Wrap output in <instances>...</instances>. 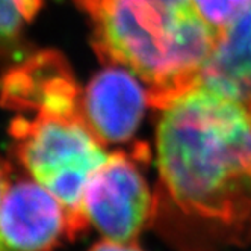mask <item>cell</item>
I'll return each mask as SVG.
<instances>
[{"instance_id":"cell-9","label":"cell","mask_w":251,"mask_h":251,"mask_svg":"<svg viewBox=\"0 0 251 251\" xmlns=\"http://www.w3.org/2000/svg\"><path fill=\"white\" fill-rule=\"evenodd\" d=\"M41 6V0H0V43H11L20 35Z\"/></svg>"},{"instance_id":"cell-5","label":"cell","mask_w":251,"mask_h":251,"mask_svg":"<svg viewBox=\"0 0 251 251\" xmlns=\"http://www.w3.org/2000/svg\"><path fill=\"white\" fill-rule=\"evenodd\" d=\"M82 96L73 73L56 51H41L0 80V104L20 115L82 118Z\"/></svg>"},{"instance_id":"cell-11","label":"cell","mask_w":251,"mask_h":251,"mask_svg":"<svg viewBox=\"0 0 251 251\" xmlns=\"http://www.w3.org/2000/svg\"><path fill=\"white\" fill-rule=\"evenodd\" d=\"M89 251H142L135 242H117L104 239L89 248Z\"/></svg>"},{"instance_id":"cell-1","label":"cell","mask_w":251,"mask_h":251,"mask_svg":"<svg viewBox=\"0 0 251 251\" xmlns=\"http://www.w3.org/2000/svg\"><path fill=\"white\" fill-rule=\"evenodd\" d=\"M157 111L156 207L239 239L251 223V109L197 82Z\"/></svg>"},{"instance_id":"cell-7","label":"cell","mask_w":251,"mask_h":251,"mask_svg":"<svg viewBox=\"0 0 251 251\" xmlns=\"http://www.w3.org/2000/svg\"><path fill=\"white\" fill-rule=\"evenodd\" d=\"M68 238L61 201L38 182L9 183L0 204V238L14 251H50Z\"/></svg>"},{"instance_id":"cell-10","label":"cell","mask_w":251,"mask_h":251,"mask_svg":"<svg viewBox=\"0 0 251 251\" xmlns=\"http://www.w3.org/2000/svg\"><path fill=\"white\" fill-rule=\"evenodd\" d=\"M192 2L199 14L218 32L235 22L251 5V0H192Z\"/></svg>"},{"instance_id":"cell-2","label":"cell","mask_w":251,"mask_h":251,"mask_svg":"<svg viewBox=\"0 0 251 251\" xmlns=\"http://www.w3.org/2000/svg\"><path fill=\"white\" fill-rule=\"evenodd\" d=\"M76 2L91 17L99 58L146 82L154 109L199 82L220 35L192 0Z\"/></svg>"},{"instance_id":"cell-4","label":"cell","mask_w":251,"mask_h":251,"mask_svg":"<svg viewBox=\"0 0 251 251\" xmlns=\"http://www.w3.org/2000/svg\"><path fill=\"white\" fill-rule=\"evenodd\" d=\"M149 157L147 146L130 151H115L96 170L85 188L82 210L106 239L135 242L156 213L151 195L139 162Z\"/></svg>"},{"instance_id":"cell-12","label":"cell","mask_w":251,"mask_h":251,"mask_svg":"<svg viewBox=\"0 0 251 251\" xmlns=\"http://www.w3.org/2000/svg\"><path fill=\"white\" fill-rule=\"evenodd\" d=\"M9 178H11V170L9 165L5 162V160L0 157V204H2L3 195L9 186ZM0 251H9V247L5 245V242L0 238Z\"/></svg>"},{"instance_id":"cell-3","label":"cell","mask_w":251,"mask_h":251,"mask_svg":"<svg viewBox=\"0 0 251 251\" xmlns=\"http://www.w3.org/2000/svg\"><path fill=\"white\" fill-rule=\"evenodd\" d=\"M14 150L32 177L61 201L68 238L88 227L82 210L85 188L109 156L82 118L19 115L11 123Z\"/></svg>"},{"instance_id":"cell-6","label":"cell","mask_w":251,"mask_h":251,"mask_svg":"<svg viewBox=\"0 0 251 251\" xmlns=\"http://www.w3.org/2000/svg\"><path fill=\"white\" fill-rule=\"evenodd\" d=\"M149 104V91L120 65H107L89 80L82 96L83 117L101 144H124L136 133Z\"/></svg>"},{"instance_id":"cell-8","label":"cell","mask_w":251,"mask_h":251,"mask_svg":"<svg viewBox=\"0 0 251 251\" xmlns=\"http://www.w3.org/2000/svg\"><path fill=\"white\" fill-rule=\"evenodd\" d=\"M199 82L251 109V5L220 32Z\"/></svg>"}]
</instances>
